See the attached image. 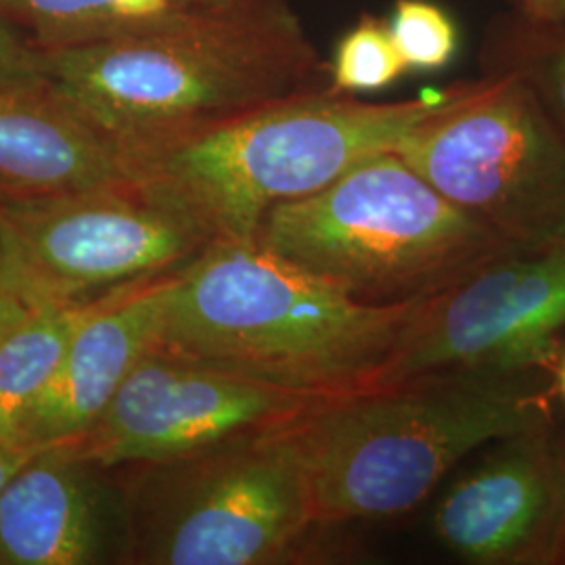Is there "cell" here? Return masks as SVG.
I'll return each instance as SVG.
<instances>
[{"instance_id": "cell-17", "label": "cell", "mask_w": 565, "mask_h": 565, "mask_svg": "<svg viewBox=\"0 0 565 565\" xmlns=\"http://www.w3.org/2000/svg\"><path fill=\"white\" fill-rule=\"evenodd\" d=\"M406 72L387 23L366 18L343 36L331 65L333 93H373Z\"/></svg>"}, {"instance_id": "cell-5", "label": "cell", "mask_w": 565, "mask_h": 565, "mask_svg": "<svg viewBox=\"0 0 565 565\" xmlns=\"http://www.w3.org/2000/svg\"><path fill=\"white\" fill-rule=\"evenodd\" d=\"M266 252L364 303L425 302L520 247L467 214L394 151L321 191L275 205Z\"/></svg>"}, {"instance_id": "cell-7", "label": "cell", "mask_w": 565, "mask_h": 565, "mask_svg": "<svg viewBox=\"0 0 565 565\" xmlns=\"http://www.w3.org/2000/svg\"><path fill=\"white\" fill-rule=\"evenodd\" d=\"M394 153L520 249L565 237L564 137L522 70L467 86Z\"/></svg>"}, {"instance_id": "cell-18", "label": "cell", "mask_w": 565, "mask_h": 565, "mask_svg": "<svg viewBox=\"0 0 565 565\" xmlns=\"http://www.w3.org/2000/svg\"><path fill=\"white\" fill-rule=\"evenodd\" d=\"M387 30L406 70H443L457 53L455 23L427 0H398Z\"/></svg>"}, {"instance_id": "cell-8", "label": "cell", "mask_w": 565, "mask_h": 565, "mask_svg": "<svg viewBox=\"0 0 565 565\" xmlns=\"http://www.w3.org/2000/svg\"><path fill=\"white\" fill-rule=\"evenodd\" d=\"M210 239L135 182L0 195V263L30 306H86L193 263Z\"/></svg>"}, {"instance_id": "cell-12", "label": "cell", "mask_w": 565, "mask_h": 565, "mask_svg": "<svg viewBox=\"0 0 565 565\" xmlns=\"http://www.w3.org/2000/svg\"><path fill=\"white\" fill-rule=\"evenodd\" d=\"M72 446L36 450L0 492V565H90L128 555L130 503Z\"/></svg>"}, {"instance_id": "cell-23", "label": "cell", "mask_w": 565, "mask_h": 565, "mask_svg": "<svg viewBox=\"0 0 565 565\" xmlns=\"http://www.w3.org/2000/svg\"><path fill=\"white\" fill-rule=\"evenodd\" d=\"M34 452L36 450H21V448L0 445V492L4 490V486L9 484V480L20 471L21 467L30 461V457Z\"/></svg>"}, {"instance_id": "cell-11", "label": "cell", "mask_w": 565, "mask_h": 565, "mask_svg": "<svg viewBox=\"0 0 565 565\" xmlns=\"http://www.w3.org/2000/svg\"><path fill=\"white\" fill-rule=\"evenodd\" d=\"M431 530L465 564H562L565 455L551 424L492 443L443 494Z\"/></svg>"}, {"instance_id": "cell-2", "label": "cell", "mask_w": 565, "mask_h": 565, "mask_svg": "<svg viewBox=\"0 0 565 565\" xmlns=\"http://www.w3.org/2000/svg\"><path fill=\"white\" fill-rule=\"evenodd\" d=\"M551 424L527 373H434L317 404L287 425L321 527L403 515L478 448Z\"/></svg>"}, {"instance_id": "cell-6", "label": "cell", "mask_w": 565, "mask_h": 565, "mask_svg": "<svg viewBox=\"0 0 565 565\" xmlns=\"http://www.w3.org/2000/svg\"><path fill=\"white\" fill-rule=\"evenodd\" d=\"M289 424L145 465L128 562L277 565L319 555L327 527L315 522Z\"/></svg>"}, {"instance_id": "cell-24", "label": "cell", "mask_w": 565, "mask_h": 565, "mask_svg": "<svg viewBox=\"0 0 565 565\" xmlns=\"http://www.w3.org/2000/svg\"><path fill=\"white\" fill-rule=\"evenodd\" d=\"M557 392H559V396L564 398L565 403V356L562 359V364H559V371H557Z\"/></svg>"}, {"instance_id": "cell-13", "label": "cell", "mask_w": 565, "mask_h": 565, "mask_svg": "<svg viewBox=\"0 0 565 565\" xmlns=\"http://www.w3.org/2000/svg\"><path fill=\"white\" fill-rule=\"evenodd\" d=\"M177 273L93 306L25 424L21 440L25 450L74 445L97 424L132 369L158 345Z\"/></svg>"}, {"instance_id": "cell-26", "label": "cell", "mask_w": 565, "mask_h": 565, "mask_svg": "<svg viewBox=\"0 0 565 565\" xmlns=\"http://www.w3.org/2000/svg\"><path fill=\"white\" fill-rule=\"evenodd\" d=\"M0 195H2V189H0Z\"/></svg>"}, {"instance_id": "cell-19", "label": "cell", "mask_w": 565, "mask_h": 565, "mask_svg": "<svg viewBox=\"0 0 565 565\" xmlns=\"http://www.w3.org/2000/svg\"><path fill=\"white\" fill-rule=\"evenodd\" d=\"M565 141V36L520 67Z\"/></svg>"}, {"instance_id": "cell-10", "label": "cell", "mask_w": 565, "mask_h": 565, "mask_svg": "<svg viewBox=\"0 0 565 565\" xmlns=\"http://www.w3.org/2000/svg\"><path fill=\"white\" fill-rule=\"evenodd\" d=\"M321 403L153 345L97 424L67 446L103 469L168 463L289 424Z\"/></svg>"}, {"instance_id": "cell-25", "label": "cell", "mask_w": 565, "mask_h": 565, "mask_svg": "<svg viewBox=\"0 0 565 565\" xmlns=\"http://www.w3.org/2000/svg\"><path fill=\"white\" fill-rule=\"evenodd\" d=\"M562 564H564V565H565V551H564V562H562Z\"/></svg>"}, {"instance_id": "cell-14", "label": "cell", "mask_w": 565, "mask_h": 565, "mask_svg": "<svg viewBox=\"0 0 565 565\" xmlns=\"http://www.w3.org/2000/svg\"><path fill=\"white\" fill-rule=\"evenodd\" d=\"M130 182L120 147L49 84H0V189L60 193Z\"/></svg>"}, {"instance_id": "cell-1", "label": "cell", "mask_w": 565, "mask_h": 565, "mask_svg": "<svg viewBox=\"0 0 565 565\" xmlns=\"http://www.w3.org/2000/svg\"><path fill=\"white\" fill-rule=\"evenodd\" d=\"M422 303L359 302L256 243H210L177 273L158 345L333 401L380 387Z\"/></svg>"}, {"instance_id": "cell-15", "label": "cell", "mask_w": 565, "mask_h": 565, "mask_svg": "<svg viewBox=\"0 0 565 565\" xmlns=\"http://www.w3.org/2000/svg\"><path fill=\"white\" fill-rule=\"evenodd\" d=\"M277 4V0H0L2 13L41 51L233 20Z\"/></svg>"}, {"instance_id": "cell-9", "label": "cell", "mask_w": 565, "mask_h": 565, "mask_svg": "<svg viewBox=\"0 0 565 565\" xmlns=\"http://www.w3.org/2000/svg\"><path fill=\"white\" fill-rule=\"evenodd\" d=\"M565 327V237L484 264L425 300L384 385L434 373H527Z\"/></svg>"}, {"instance_id": "cell-22", "label": "cell", "mask_w": 565, "mask_h": 565, "mask_svg": "<svg viewBox=\"0 0 565 565\" xmlns=\"http://www.w3.org/2000/svg\"><path fill=\"white\" fill-rule=\"evenodd\" d=\"M527 20L539 25H559L565 21V0H522Z\"/></svg>"}, {"instance_id": "cell-20", "label": "cell", "mask_w": 565, "mask_h": 565, "mask_svg": "<svg viewBox=\"0 0 565 565\" xmlns=\"http://www.w3.org/2000/svg\"><path fill=\"white\" fill-rule=\"evenodd\" d=\"M0 84H49L44 53L0 9Z\"/></svg>"}, {"instance_id": "cell-3", "label": "cell", "mask_w": 565, "mask_h": 565, "mask_svg": "<svg viewBox=\"0 0 565 565\" xmlns=\"http://www.w3.org/2000/svg\"><path fill=\"white\" fill-rule=\"evenodd\" d=\"M465 88L401 103L296 93L124 160L130 182L210 243H254L275 205L308 198L364 160L394 151Z\"/></svg>"}, {"instance_id": "cell-4", "label": "cell", "mask_w": 565, "mask_h": 565, "mask_svg": "<svg viewBox=\"0 0 565 565\" xmlns=\"http://www.w3.org/2000/svg\"><path fill=\"white\" fill-rule=\"evenodd\" d=\"M42 53L49 86L124 156L303 93L310 57L281 4Z\"/></svg>"}, {"instance_id": "cell-16", "label": "cell", "mask_w": 565, "mask_h": 565, "mask_svg": "<svg viewBox=\"0 0 565 565\" xmlns=\"http://www.w3.org/2000/svg\"><path fill=\"white\" fill-rule=\"evenodd\" d=\"M95 303L34 306L0 342V445L25 450V424Z\"/></svg>"}, {"instance_id": "cell-21", "label": "cell", "mask_w": 565, "mask_h": 565, "mask_svg": "<svg viewBox=\"0 0 565 565\" xmlns=\"http://www.w3.org/2000/svg\"><path fill=\"white\" fill-rule=\"evenodd\" d=\"M32 308L34 306H30L21 296L0 263V342L30 315Z\"/></svg>"}]
</instances>
